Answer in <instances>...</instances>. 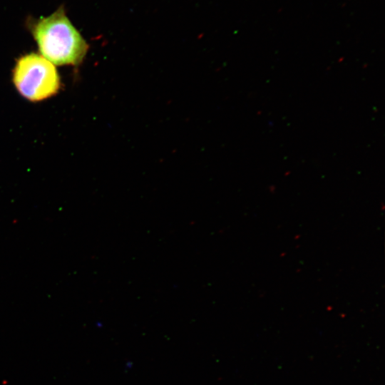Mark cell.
<instances>
[{
  "label": "cell",
  "mask_w": 385,
  "mask_h": 385,
  "mask_svg": "<svg viewBox=\"0 0 385 385\" xmlns=\"http://www.w3.org/2000/svg\"><path fill=\"white\" fill-rule=\"evenodd\" d=\"M26 26L43 57L53 65L77 66L84 59L88 45L68 18L63 6L46 17H30Z\"/></svg>",
  "instance_id": "1"
},
{
  "label": "cell",
  "mask_w": 385,
  "mask_h": 385,
  "mask_svg": "<svg viewBox=\"0 0 385 385\" xmlns=\"http://www.w3.org/2000/svg\"><path fill=\"white\" fill-rule=\"evenodd\" d=\"M13 81L19 93L34 102L53 96L60 88V78L54 65L35 53L24 55L17 61Z\"/></svg>",
  "instance_id": "2"
}]
</instances>
